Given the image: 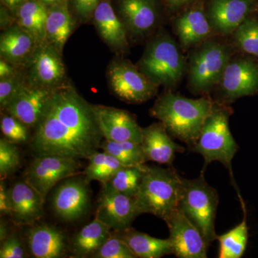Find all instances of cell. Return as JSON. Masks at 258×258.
<instances>
[{"mask_svg":"<svg viewBox=\"0 0 258 258\" xmlns=\"http://www.w3.org/2000/svg\"><path fill=\"white\" fill-rule=\"evenodd\" d=\"M100 3V0H74L75 9L81 16L88 17L92 14Z\"/></svg>","mask_w":258,"mask_h":258,"instance_id":"ab89813d","label":"cell"},{"mask_svg":"<svg viewBox=\"0 0 258 258\" xmlns=\"http://www.w3.org/2000/svg\"><path fill=\"white\" fill-rule=\"evenodd\" d=\"M144 166H123L108 181L101 184L111 189L135 198L143 176Z\"/></svg>","mask_w":258,"mask_h":258,"instance_id":"4dcf8cb0","label":"cell"},{"mask_svg":"<svg viewBox=\"0 0 258 258\" xmlns=\"http://www.w3.org/2000/svg\"><path fill=\"white\" fill-rule=\"evenodd\" d=\"M123 164L118 159L108 153L96 152L88 159V164L84 174L88 181H95L104 183L111 179Z\"/></svg>","mask_w":258,"mask_h":258,"instance_id":"f1b7e54d","label":"cell"},{"mask_svg":"<svg viewBox=\"0 0 258 258\" xmlns=\"http://www.w3.org/2000/svg\"><path fill=\"white\" fill-rule=\"evenodd\" d=\"M231 114L232 111L228 107L214 103L198 139L191 149L193 152L201 154L204 158L205 164L202 174L205 172L209 164L215 161H220L228 169L237 189L232 161L239 147L229 127V118Z\"/></svg>","mask_w":258,"mask_h":258,"instance_id":"277c9868","label":"cell"},{"mask_svg":"<svg viewBox=\"0 0 258 258\" xmlns=\"http://www.w3.org/2000/svg\"><path fill=\"white\" fill-rule=\"evenodd\" d=\"M52 90L42 86L22 85L5 110L29 128H35L41 118Z\"/></svg>","mask_w":258,"mask_h":258,"instance_id":"9a60e30c","label":"cell"},{"mask_svg":"<svg viewBox=\"0 0 258 258\" xmlns=\"http://www.w3.org/2000/svg\"><path fill=\"white\" fill-rule=\"evenodd\" d=\"M230 49L224 44L210 41L204 44L190 62L189 85L196 92H206L220 82L230 60Z\"/></svg>","mask_w":258,"mask_h":258,"instance_id":"52a82bcc","label":"cell"},{"mask_svg":"<svg viewBox=\"0 0 258 258\" xmlns=\"http://www.w3.org/2000/svg\"><path fill=\"white\" fill-rule=\"evenodd\" d=\"M252 6L251 0H212L208 20L217 32L230 34L248 18Z\"/></svg>","mask_w":258,"mask_h":258,"instance_id":"e0dca14e","label":"cell"},{"mask_svg":"<svg viewBox=\"0 0 258 258\" xmlns=\"http://www.w3.org/2000/svg\"><path fill=\"white\" fill-rule=\"evenodd\" d=\"M235 41L241 50L258 58V19H246L235 30Z\"/></svg>","mask_w":258,"mask_h":258,"instance_id":"1f68e13d","label":"cell"},{"mask_svg":"<svg viewBox=\"0 0 258 258\" xmlns=\"http://www.w3.org/2000/svg\"><path fill=\"white\" fill-rule=\"evenodd\" d=\"M26 256L23 242L16 234H10L5 240L1 242L0 257L24 258Z\"/></svg>","mask_w":258,"mask_h":258,"instance_id":"d590c367","label":"cell"},{"mask_svg":"<svg viewBox=\"0 0 258 258\" xmlns=\"http://www.w3.org/2000/svg\"><path fill=\"white\" fill-rule=\"evenodd\" d=\"M169 230L173 254L179 258H206L209 248L203 235L179 208L164 221Z\"/></svg>","mask_w":258,"mask_h":258,"instance_id":"8fae6325","label":"cell"},{"mask_svg":"<svg viewBox=\"0 0 258 258\" xmlns=\"http://www.w3.org/2000/svg\"><path fill=\"white\" fill-rule=\"evenodd\" d=\"M102 135L93 107L74 90L56 88L35 128L30 147L35 157L88 159L101 149Z\"/></svg>","mask_w":258,"mask_h":258,"instance_id":"6da1fadb","label":"cell"},{"mask_svg":"<svg viewBox=\"0 0 258 258\" xmlns=\"http://www.w3.org/2000/svg\"><path fill=\"white\" fill-rule=\"evenodd\" d=\"M220 244V258H240L243 255L248 240V227L246 215L242 221L223 235H217Z\"/></svg>","mask_w":258,"mask_h":258,"instance_id":"83f0119b","label":"cell"},{"mask_svg":"<svg viewBox=\"0 0 258 258\" xmlns=\"http://www.w3.org/2000/svg\"><path fill=\"white\" fill-rule=\"evenodd\" d=\"M9 235L8 225H7L6 222L4 220H1V222H0V241L3 242Z\"/></svg>","mask_w":258,"mask_h":258,"instance_id":"b9f144b4","label":"cell"},{"mask_svg":"<svg viewBox=\"0 0 258 258\" xmlns=\"http://www.w3.org/2000/svg\"><path fill=\"white\" fill-rule=\"evenodd\" d=\"M120 13L132 33L142 35L152 30L157 20L152 0H120Z\"/></svg>","mask_w":258,"mask_h":258,"instance_id":"7402d4cb","label":"cell"},{"mask_svg":"<svg viewBox=\"0 0 258 258\" xmlns=\"http://www.w3.org/2000/svg\"><path fill=\"white\" fill-rule=\"evenodd\" d=\"M10 218L17 225H31L42 218L45 200L25 179L10 187Z\"/></svg>","mask_w":258,"mask_h":258,"instance_id":"2e32d148","label":"cell"},{"mask_svg":"<svg viewBox=\"0 0 258 258\" xmlns=\"http://www.w3.org/2000/svg\"><path fill=\"white\" fill-rule=\"evenodd\" d=\"M48 12L40 2L29 1L24 3L18 11V17H31L46 24Z\"/></svg>","mask_w":258,"mask_h":258,"instance_id":"74e56055","label":"cell"},{"mask_svg":"<svg viewBox=\"0 0 258 258\" xmlns=\"http://www.w3.org/2000/svg\"><path fill=\"white\" fill-rule=\"evenodd\" d=\"M96 218L109 227L113 232H119L131 227L141 215L135 198L101 184Z\"/></svg>","mask_w":258,"mask_h":258,"instance_id":"30bf717a","label":"cell"},{"mask_svg":"<svg viewBox=\"0 0 258 258\" xmlns=\"http://www.w3.org/2000/svg\"><path fill=\"white\" fill-rule=\"evenodd\" d=\"M29 250L34 257L60 258L66 255L67 239L62 231L54 226L40 224L27 232Z\"/></svg>","mask_w":258,"mask_h":258,"instance_id":"ac0fdd59","label":"cell"},{"mask_svg":"<svg viewBox=\"0 0 258 258\" xmlns=\"http://www.w3.org/2000/svg\"><path fill=\"white\" fill-rule=\"evenodd\" d=\"M184 59L174 40L167 35L158 37L144 52L139 67L151 82L173 86L184 71Z\"/></svg>","mask_w":258,"mask_h":258,"instance_id":"8992f818","label":"cell"},{"mask_svg":"<svg viewBox=\"0 0 258 258\" xmlns=\"http://www.w3.org/2000/svg\"><path fill=\"white\" fill-rule=\"evenodd\" d=\"M59 52L52 44L42 45L34 52L31 76L35 86L50 88L64 77V66Z\"/></svg>","mask_w":258,"mask_h":258,"instance_id":"ffe728a7","label":"cell"},{"mask_svg":"<svg viewBox=\"0 0 258 258\" xmlns=\"http://www.w3.org/2000/svg\"><path fill=\"white\" fill-rule=\"evenodd\" d=\"M13 67L8 62L2 59L0 60V78L1 79L11 77L13 74Z\"/></svg>","mask_w":258,"mask_h":258,"instance_id":"60d3db41","label":"cell"},{"mask_svg":"<svg viewBox=\"0 0 258 258\" xmlns=\"http://www.w3.org/2000/svg\"><path fill=\"white\" fill-rule=\"evenodd\" d=\"M35 41V38L24 29H10L2 35L1 55L7 60L18 62L25 58L32 52Z\"/></svg>","mask_w":258,"mask_h":258,"instance_id":"4316f807","label":"cell"},{"mask_svg":"<svg viewBox=\"0 0 258 258\" xmlns=\"http://www.w3.org/2000/svg\"><path fill=\"white\" fill-rule=\"evenodd\" d=\"M11 212L10 187H8L5 179L0 181V214L2 216H9Z\"/></svg>","mask_w":258,"mask_h":258,"instance_id":"f35d334b","label":"cell"},{"mask_svg":"<svg viewBox=\"0 0 258 258\" xmlns=\"http://www.w3.org/2000/svg\"><path fill=\"white\" fill-rule=\"evenodd\" d=\"M101 149L111 154L125 166L143 165L147 161L142 144L136 142H116L104 139Z\"/></svg>","mask_w":258,"mask_h":258,"instance_id":"f546056e","label":"cell"},{"mask_svg":"<svg viewBox=\"0 0 258 258\" xmlns=\"http://www.w3.org/2000/svg\"><path fill=\"white\" fill-rule=\"evenodd\" d=\"M21 164V156L17 144L5 138L0 139V176L5 179L16 172Z\"/></svg>","mask_w":258,"mask_h":258,"instance_id":"d6a6232c","label":"cell"},{"mask_svg":"<svg viewBox=\"0 0 258 258\" xmlns=\"http://www.w3.org/2000/svg\"><path fill=\"white\" fill-rule=\"evenodd\" d=\"M190 0H169L171 4L179 6V5L184 4V3H188Z\"/></svg>","mask_w":258,"mask_h":258,"instance_id":"ee69618b","label":"cell"},{"mask_svg":"<svg viewBox=\"0 0 258 258\" xmlns=\"http://www.w3.org/2000/svg\"><path fill=\"white\" fill-rule=\"evenodd\" d=\"M220 82L226 101L256 94L258 93V62L250 58L230 59Z\"/></svg>","mask_w":258,"mask_h":258,"instance_id":"4fadbf2b","label":"cell"},{"mask_svg":"<svg viewBox=\"0 0 258 258\" xmlns=\"http://www.w3.org/2000/svg\"><path fill=\"white\" fill-rule=\"evenodd\" d=\"M95 25L100 35L110 46L124 48L127 45L126 32L123 24L115 15L108 2H102L93 12Z\"/></svg>","mask_w":258,"mask_h":258,"instance_id":"603a6c76","label":"cell"},{"mask_svg":"<svg viewBox=\"0 0 258 258\" xmlns=\"http://www.w3.org/2000/svg\"><path fill=\"white\" fill-rule=\"evenodd\" d=\"M3 1L10 8H14L21 2V0H3Z\"/></svg>","mask_w":258,"mask_h":258,"instance_id":"7bdbcfd3","label":"cell"},{"mask_svg":"<svg viewBox=\"0 0 258 258\" xmlns=\"http://www.w3.org/2000/svg\"><path fill=\"white\" fill-rule=\"evenodd\" d=\"M136 257L160 258L173 254L170 240L159 239L139 232L132 227L122 232H115Z\"/></svg>","mask_w":258,"mask_h":258,"instance_id":"44dd1931","label":"cell"},{"mask_svg":"<svg viewBox=\"0 0 258 258\" xmlns=\"http://www.w3.org/2000/svg\"><path fill=\"white\" fill-rule=\"evenodd\" d=\"M95 258H135L126 244L117 236L115 232H112L108 239L100 248L93 254Z\"/></svg>","mask_w":258,"mask_h":258,"instance_id":"e575fe53","label":"cell"},{"mask_svg":"<svg viewBox=\"0 0 258 258\" xmlns=\"http://www.w3.org/2000/svg\"><path fill=\"white\" fill-rule=\"evenodd\" d=\"M112 232L109 227L95 217L92 222L85 225L74 236L71 243V251L74 257H92Z\"/></svg>","mask_w":258,"mask_h":258,"instance_id":"cb8c5ba5","label":"cell"},{"mask_svg":"<svg viewBox=\"0 0 258 258\" xmlns=\"http://www.w3.org/2000/svg\"><path fill=\"white\" fill-rule=\"evenodd\" d=\"M89 181L73 176L57 185L51 199V206L56 216L64 222H75L86 215L91 207Z\"/></svg>","mask_w":258,"mask_h":258,"instance_id":"9c48e42d","label":"cell"},{"mask_svg":"<svg viewBox=\"0 0 258 258\" xmlns=\"http://www.w3.org/2000/svg\"><path fill=\"white\" fill-rule=\"evenodd\" d=\"M93 107L103 139L111 142L142 143V128L128 112L112 107Z\"/></svg>","mask_w":258,"mask_h":258,"instance_id":"5bb4252c","label":"cell"},{"mask_svg":"<svg viewBox=\"0 0 258 258\" xmlns=\"http://www.w3.org/2000/svg\"><path fill=\"white\" fill-rule=\"evenodd\" d=\"M40 3H45V4H51V3H56L58 0H39Z\"/></svg>","mask_w":258,"mask_h":258,"instance_id":"f6af8a7d","label":"cell"},{"mask_svg":"<svg viewBox=\"0 0 258 258\" xmlns=\"http://www.w3.org/2000/svg\"><path fill=\"white\" fill-rule=\"evenodd\" d=\"M181 178L173 168L145 164L134 198L141 215L151 214L165 221L179 206Z\"/></svg>","mask_w":258,"mask_h":258,"instance_id":"3957f363","label":"cell"},{"mask_svg":"<svg viewBox=\"0 0 258 258\" xmlns=\"http://www.w3.org/2000/svg\"><path fill=\"white\" fill-rule=\"evenodd\" d=\"M208 17L200 9H191L178 18L175 23L176 34L181 43L189 47L203 41L212 31Z\"/></svg>","mask_w":258,"mask_h":258,"instance_id":"d4e9b609","label":"cell"},{"mask_svg":"<svg viewBox=\"0 0 258 258\" xmlns=\"http://www.w3.org/2000/svg\"><path fill=\"white\" fill-rule=\"evenodd\" d=\"M73 28L74 21L66 5L54 7L48 12L45 24L46 37L59 52L63 48Z\"/></svg>","mask_w":258,"mask_h":258,"instance_id":"484cf974","label":"cell"},{"mask_svg":"<svg viewBox=\"0 0 258 258\" xmlns=\"http://www.w3.org/2000/svg\"><path fill=\"white\" fill-rule=\"evenodd\" d=\"M0 128L4 138L16 144L30 141L29 127L12 115H2Z\"/></svg>","mask_w":258,"mask_h":258,"instance_id":"836d02e7","label":"cell"},{"mask_svg":"<svg viewBox=\"0 0 258 258\" xmlns=\"http://www.w3.org/2000/svg\"><path fill=\"white\" fill-rule=\"evenodd\" d=\"M23 83L19 82L15 77L6 78L1 79L0 82V105L1 108L5 110V107L11 101Z\"/></svg>","mask_w":258,"mask_h":258,"instance_id":"8d00e7d4","label":"cell"},{"mask_svg":"<svg viewBox=\"0 0 258 258\" xmlns=\"http://www.w3.org/2000/svg\"><path fill=\"white\" fill-rule=\"evenodd\" d=\"M218 204L217 190L208 184L203 174L198 179L181 178L178 208L198 227L208 247L217 240L215 219Z\"/></svg>","mask_w":258,"mask_h":258,"instance_id":"5b68a950","label":"cell"},{"mask_svg":"<svg viewBox=\"0 0 258 258\" xmlns=\"http://www.w3.org/2000/svg\"><path fill=\"white\" fill-rule=\"evenodd\" d=\"M82 168L79 159L55 155L35 157L24 173V179L46 199L51 190L66 178L76 175Z\"/></svg>","mask_w":258,"mask_h":258,"instance_id":"ba28073f","label":"cell"},{"mask_svg":"<svg viewBox=\"0 0 258 258\" xmlns=\"http://www.w3.org/2000/svg\"><path fill=\"white\" fill-rule=\"evenodd\" d=\"M142 147L147 161L171 165L176 153H183L184 148L170 138L162 123H154L142 128Z\"/></svg>","mask_w":258,"mask_h":258,"instance_id":"d6986e66","label":"cell"},{"mask_svg":"<svg viewBox=\"0 0 258 258\" xmlns=\"http://www.w3.org/2000/svg\"><path fill=\"white\" fill-rule=\"evenodd\" d=\"M113 92L131 103L147 101L155 95L157 86L142 72L126 62H116L109 71Z\"/></svg>","mask_w":258,"mask_h":258,"instance_id":"7c38bea8","label":"cell"},{"mask_svg":"<svg viewBox=\"0 0 258 258\" xmlns=\"http://www.w3.org/2000/svg\"><path fill=\"white\" fill-rule=\"evenodd\" d=\"M213 103L207 98L191 99L166 93L157 100L150 113L168 133L191 147L198 139Z\"/></svg>","mask_w":258,"mask_h":258,"instance_id":"7a4b0ae2","label":"cell"}]
</instances>
